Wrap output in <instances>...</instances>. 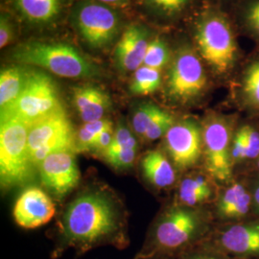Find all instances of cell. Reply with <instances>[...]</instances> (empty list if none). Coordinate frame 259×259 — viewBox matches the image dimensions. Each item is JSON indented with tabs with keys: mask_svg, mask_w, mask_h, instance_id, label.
I'll list each match as a JSON object with an SVG mask.
<instances>
[{
	"mask_svg": "<svg viewBox=\"0 0 259 259\" xmlns=\"http://www.w3.org/2000/svg\"><path fill=\"white\" fill-rule=\"evenodd\" d=\"M138 148H131L123 150L116 154L105 157L107 162L116 169H126L133 165L137 157Z\"/></svg>",
	"mask_w": 259,
	"mask_h": 259,
	"instance_id": "obj_29",
	"label": "cell"
},
{
	"mask_svg": "<svg viewBox=\"0 0 259 259\" xmlns=\"http://www.w3.org/2000/svg\"><path fill=\"white\" fill-rule=\"evenodd\" d=\"M16 5L28 19L47 22L58 15L61 0H16Z\"/></svg>",
	"mask_w": 259,
	"mask_h": 259,
	"instance_id": "obj_19",
	"label": "cell"
},
{
	"mask_svg": "<svg viewBox=\"0 0 259 259\" xmlns=\"http://www.w3.org/2000/svg\"><path fill=\"white\" fill-rule=\"evenodd\" d=\"M76 133L65 111H61L30 126L28 146L34 165L59 152H76Z\"/></svg>",
	"mask_w": 259,
	"mask_h": 259,
	"instance_id": "obj_7",
	"label": "cell"
},
{
	"mask_svg": "<svg viewBox=\"0 0 259 259\" xmlns=\"http://www.w3.org/2000/svg\"><path fill=\"white\" fill-rule=\"evenodd\" d=\"M75 24L90 47L103 48L116 37L120 22L114 11L99 3L85 2L76 11Z\"/></svg>",
	"mask_w": 259,
	"mask_h": 259,
	"instance_id": "obj_11",
	"label": "cell"
},
{
	"mask_svg": "<svg viewBox=\"0 0 259 259\" xmlns=\"http://www.w3.org/2000/svg\"><path fill=\"white\" fill-rule=\"evenodd\" d=\"M252 200L253 199L251 198L250 193L247 191L234 204L232 208L226 213L223 219L224 220H240L250 211V204Z\"/></svg>",
	"mask_w": 259,
	"mask_h": 259,
	"instance_id": "obj_30",
	"label": "cell"
},
{
	"mask_svg": "<svg viewBox=\"0 0 259 259\" xmlns=\"http://www.w3.org/2000/svg\"><path fill=\"white\" fill-rule=\"evenodd\" d=\"M247 22L259 36V0L253 2L246 14Z\"/></svg>",
	"mask_w": 259,
	"mask_h": 259,
	"instance_id": "obj_36",
	"label": "cell"
},
{
	"mask_svg": "<svg viewBox=\"0 0 259 259\" xmlns=\"http://www.w3.org/2000/svg\"><path fill=\"white\" fill-rule=\"evenodd\" d=\"M72 101L84 123L103 119L111 108V99L108 93L91 84L73 88Z\"/></svg>",
	"mask_w": 259,
	"mask_h": 259,
	"instance_id": "obj_16",
	"label": "cell"
},
{
	"mask_svg": "<svg viewBox=\"0 0 259 259\" xmlns=\"http://www.w3.org/2000/svg\"><path fill=\"white\" fill-rule=\"evenodd\" d=\"M148 45L144 28L138 25L127 28L115 48V61L119 69L131 72L142 66Z\"/></svg>",
	"mask_w": 259,
	"mask_h": 259,
	"instance_id": "obj_15",
	"label": "cell"
},
{
	"mask_svg": "<svg viewBox=\"0 0 259 259\" xmlns=\"http://www.w3.org/2000/svg\"><path fill=\"white\" fill-rule=\"evenodd\" d=\"M14 59L20 64L38 66L64 78H90L98 74L97 66L74 47L65 44L29 42L15 51Z\"/></svg>",
	"mask_w": 259,
	"mask_h": 259,
	"instance_id": "obj_3",
	"label": "cell"
},
{
	"mask_svg": "<svg viewBox=\"0 0 259 259\" xmlns=\"http://www.w3.org/2000/svg\"><path fill=\"white\" fill-rule=\"evenodd\" d=\"M258 167H259V158H258Z\"/></svg>",
	"mask_w": 259,
	"mask_h": 259,
	"instance_id": "obj_40",
	"label": "cell"
},
{
	"mask_svg": "<svg viewBox=\"0 0 259 259\" xmlns=\"http://www.w3.org/2000/svg\"><path fill=\"white\" fill-rule=\"evenodd\" d=\"M131 148H138V141L127 127L120 125L114 131L111 144L104 152L103 157L105 158L123 150Z\"/></svg>",
	"mask_w": 259,
	"mask_h": 259,
	"instance_id": "obj_25",
	"label": "cell"
},
{
	"mask_svg": "<svg viewBox=\"0 0 259 259\" xmlns=\"http://www.w3.org/2000/svg\"><path fill=\"white\" fill-rule=\"evenodd\" d=\"M247 158V144L242 129L237 131L232 142V161H241Z\"/></svg>",
	"mask_w": 259,
	"mask_h": 259,
	"instance_id": "obj_33",
	"label": "cell"
},
{
	"mask_svg": "<svg viewBox=\"0 0 259 259\" xmlns=\"http://www.w3.org/2000/svg\"><path fill=\"white\" fill-rule=\"evenodd\" d=\"M160 85V70L142 65L135 71L130 84V91L135 95L145 96L157 92Z\"/></svg>",
	"mask_w": 259,
	"mask_h": 259,
	"instance_id": "obj_21",
	"label": "cell"
},
{
	"mask_svg": "<svg viewBox=\"0 0 259 259\" xmlns=\"http://www.w3.org/2000/svg\"><path fill=\"white\" fill-rule=\"evenodd\" d=\"M54 81L40 71H33L17 101L1 113L2 119H17L29 126L64 111Z\"/></svg>",
	"mask_w": 259,
	"mask_h": 259,
	"instance_id": "obj_5",
	"label": "cell"
},
{
	"mask_svg": "<svg viewBox=\"0 0 259 259\" xmlns=\"http://www.w3.org/2000/svg\"><path fill=\"white\" fill-rule=\"evenodd\" d=\"M247 192L245 186L241 184H234L229 187L223 194L219 203L217 204V212L220 218H224L234 204Z\"/></svg>",
	"mask_w": 259,
	"mask_h": 259,
	"instance_id": "obj_27",
	"label": "cell"
},
{
	"mask_svg": "<svg viewBox=\"0 0 259 259\" xmlns=\"http://www.w3.org/2000/svg\"><path fill=\"white\" fill-rule=\"evenodd\" d=\"M31 70L12 65L1 71L0 74V111H3L17 101L24 90Z\"/></svg>",
	"mask_w": 259,
	"mask_h": 259,
	"instance_id": "obj_18",
	"label": "cell"
},
{
	"mask_svg": "<svg viewBox=\"0 0 259 259\" xmlns=\"http://www.w3.org/2000/svg\"><path fill=\"white\" fill-rule=\"evenodd\" d=\"M165 144L178 169L194 166L202 154L203 129L193 119L179 121L167 132Z\"/></svg>",
	"mask_w": 259,
	"mask_h": 259,
	"instance_id": "obj_12",
	"label": "cell"
},
{
	"mask_svg": "<svg viewBox=\"0 0 259 259\" xmlns=\"http://www.w3.org/2000/svg\"><path fill=\"white\" fill-rule=\"evenodd\" d=\"M102 3L110 4V5H121L127 2V0H99Z\"/></svg>",
	"mask_w": 259,
	"mask_h": 259,
	"instance_id": "obj_37",
	"label": "cell"
},
{
	"mask_svg": "<svg viewBox=\"0 0 259 259\" xmlns=\"http://www.w3.org/2000/svg\"><path fill=\"white\" fill-rule=\"evenodd\" d=\"M253 202L259 209V185H256L254 192H253Z\"/></svg>",
	"mask_w": 259,
	"mask_h": 259,
	"instance_id": "obj_38",
	"label": "cell"
},
{
	"mask_svg": "<svg viewBox=\"0 0 259 259\" xmlns=\"http://www.w3.org/2000/svg\"><path fill=\"white\" fill-rule=\"evenodd\" d=\"M139 259H167V257H157V256H155V257H145V258Z\"/></svg>",
	"mask_w": 259,
	"mask_h": 259,
	"instance_id": "obj_39",
	"label": "cell"
},
{
	"mask_svg": "<svg viewBox=\"0 0 259 259\" xmlns=\"http://www.w3.org/2000/svg\"><path fill=\"white\" fill-rule=\"evenodd\" d=\"M14 37V30L7 17L2 16L0 19V47H7Z\"/></svg>",
	"mask_w": 259,
	"mask_h": 259,
	"instance_id": "obj_35",
	"label": "cell"
},
{
	"mask_svg": "<svg viewBox=\"0 0 259 259\" xmlns=\"http://www.w3.org/2000/svg\"><path fill=\"white\" fill-rule=\"evenodd\" d=\"M30 126L17 119H2L0 125V181L3 188L25 185L34 177L28 146Z\"/></svg>",
	"mask_w": 259,
	"mask_h": 259,
	"instance_id": "obj_4",
	"label": "cell"
},
{
	"mask_svg": "<svg viewBox=\"0 0 259 259\" xmlns=\"http://www.w3.org/2000/svg\"><path fill=\"white\" fill-rule=\"evenodd\" d=\"M212 194L211 188L204 177L195 176L183 181L179 190L182 204L193 207L208 200Z\"/></svg>",
	"mask_w": 259,
	"mask_h": 259,
	"instance_id": "obj_20",
	"label": "cell"
},
{
	"mask_svg": "<svg viewBox=\"0 0 259 259\" xmlns=\"http://www.w3.org/2000/svg\"><path fill=\"white\" fill-rule=\"evenodd\" d=\"M55 205L41 189L30 187L19 196L14 208V218L23 229H36L49 222Z\"/></svg>",
	"mask_w": 259,
	"mask_h": 259,
	"instance_id": "obj_14",
	"label": "cell"
},
{
	"mask_svg": "<svg viewBox=\"0 0 259 259\" xmlns=\"http://www.w3.org/2000/svg\"><path fill=\"white\" fill-rule=\"evenodd\" d=\"M205 165L208 173L219 182L232 178V129L229 120L211 113L203 126Z\"/></svg>",
	"mask_w": 259,
	"mask_h": 259,
	"instance_id": "obj_9",
	"label": "cell"
},
{
	"mask_svg": "<svg viewBox=\"0 0 259 259\" xmlns=\"http://www.w3.org/2000/svg\"><path fill=\"white\" fill-rule=\"evenodd\" d=\"M167 259H232L224 254L222 252H219L217 250H212L210 248H207L203 245H199L190 250H186L185 252H182L173 257H169Z\"/></svg>",
	"mask_w": 259,
	"mask_h": 259,
	"instance_id": "obj_28",
	"label": "cell"
},
{
	"mask_svg": "<svg viewBox=\"0 0 259 259\" xmlns=\"http://www.w3.org/2000/svg\"><path fill=\"white\" fill-rule=\"evenodd\" d=\"M243 94L248 104L259 110V61L250 64L243 79Z\"/></svg>",
	"mask_w": 259,
	"mask_h": 259,
	"instance_id": "obj_22",
	"label": "cell"
},
{
	"mask_svg": "<svg viewBox=\"0 0 259 259\" xmlns=\"http://www.w3.org/2000/svg\"><path fill=\"white\" fill-rule=\"evenodd\" d=\"M113 134H114V131L112 129V126L103 131L96 139V142L93 146V152L103 155L104 152L110 146L113 138Z\"/></svg>",
	"mask_w": 259,
	"mask_h": 259,
	"instance_id": "obj_34",
	"label": "cell"
},
{
	"mask_svg": "<svg viewBox=\"0 0 259 259\" xmlns=\"http://www.w3.org/2000/svg\"><path fill=\"white\" fill-rule=\"evenodd\" d=\"M149 3L156 9L167 14L175 15L185 9L189 0H148Z\"/></svg>",
	"mask_w": 259,
	"mask_h": 259,
	"instance_id": "obj_31",
	"label": "cell"
},
{
	"mask_svg": "<svg viewBox=\"0 0 259 259\" xmlns=\"http://www.w3.org/2000/svg\"><path fill=\"white\" fill-rule=\"evenodd\" d=\"M73 152L52 154L38 165L41 182L57 198L68 194L79 184L80 171Z\"/></svg>",
	"mask_w": 259,
	"mask_h": 259,
	"instance_id": "obj_13",
	"label": "cell"
},
{
	"mask_svg": "<svg viewBox=\"0 0 259 259\" xmlns=\"http://www.w3.org/2000/svg\"><path fill=\"white\" fill-rule=\"evenodd\" d=\"M204 214L191 206L176 205L159 217L135 259L173 257L201 245L209 234Z\"/></svg>",
	"mask_w": 259,
	"mask_h": 259,
	"instance_id": "obj_2",
	"label": "cell"
},
{
	"mask_svg": "<svg viewBox=\"0 0 259 259\" xmlns=\"http://www.w3.org/2000/svg\"><path fill=\"white\" fill-rule=\"evenodd\" d=\"M162 111V109L152 103L141 105L135 111L132 118V125L136 133L142 138L151 123L157 118Z\"/></svg>",
	"mask_w": 259,
	"mask_h": 259,
	"instance_id": "obj_24",
	"label": "cell"
},
{
	"mask_svg": "<svg viewBox=\"0 0 259 259\" xmlns=\"http://www.w3.org/2000/svg\"><path fill=\"white\" fill-rule=\"evenodd\" d=\"M232 259H259V220L228 226L201 244Z\"/></svg>",
	"mask_w": 259,
	"mask_h": 259,
	"instance_id": "obj_10",
	"label": "cell"
},
{
	"mask_svg": "<svg viewBox=\"0 0 259 259\" xmlns=\"http://www.w3.org/2000/svg\"><path fill=\"white\" fill-rule=\"evenodd\" d=\"M207 83L200 58L190 47H182L175 54L167 78V94L179 103L198 98Z\"/></svg>",
	"mask_w": 259,
	"mask_h": 259,
	"instance_id": "obj_8",
	"label": "cell"
},
{
	"mask_svg": "<svg viewBox=\"0 0 259 259\" xmlns=\"http://www.w3.org/2000/svg\"><path fill=\"white\" fill-rule=\"evenodd\" d=\"M195 40L201 57L218 74L228 73L236 62L237 44L224 16L209 13L198 21Z\"/></svg>",
	"mask_w": 259,
	"mask_h": 259,
	"instance_id": "obj_6",
	"label": "cell"
},
{
	"mask_svg": "<svg viewBox=\"0 0 259 259\" xmlns=\"http://www.w3.org/2000/svg\"><path fill=\"white\" fill-rule=\"evenodd\" d=\"M144 177L157 188H166L174 184L176 173L174 167L159 150L148 152L141 161Z\"/></svg>",
	"mask_w": 259,
	"mask_h": 259,
	"instance_id": "obj_17",
	"label": "cell"
},
{
	"mask_svg": "<svg viewBox=\"0 0 259 259\" xmlns=\"http://www.w3.org/2000/svg\"><path fill=\"white\" fill-rule=\"evenodd\" d=\"M169 61L170 50L162 39L156 38L149 42L143 65L160 70L168 64Z\"/></svg>",
	"mask_w": 259,
	"mask_h": 259,
	"instance_id": "obj_23",
	"label": "cell"
},
{
	"mask_svg": "<svg viewBox=\"0 0 259 259\" xmlns=\"http://www.w3.org/2000/svg\"><path fill=\"white\" fill-rule=\"evenodd\" d=\"M247 144V158L259 157V132L250 127L244 126L241 128Z\"/></svg>",
	"mask_w": 259,
	"mask_h": 259,
	"instance_id": "obj_32",
	"label": "cell"
},
{
	"mask_svg": "<svg viewBox=\"0 0 259 259\" xmlns=\"http://www.w3.org/2000/svg\"><path fill=\"white\" fill-rule=\"evenodd\" d=\"M128 236L119 206L104 191H88L68 205L58 233L54 255L68 249L78 254L106 245L126 248Z\"/></svg>",
	"mask_w": 259,
	"mask_h": 259,
	"instance_id": "obj_1",
	"label": "cell"
},
{
	"mask_svg": "<svg viewBox=\"0 0 259 259\" xmlns=\"http://www.w3.org/2000/svg\"><path fill=\"white\" fill-rule=\"evenodd\" d=\"M173 125H174L173 116L169 112L163 110L157 118L151 123V125L149 126L148 129L142 138L147 141L156 140L165 136L167 132Z\"/></svg>",
	"mask_w": 259,
	"mask_h": 259,
	"instance_id": "obj_26",
	"label": "cell"
}]
</instances>
